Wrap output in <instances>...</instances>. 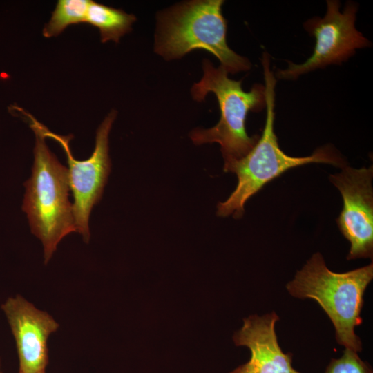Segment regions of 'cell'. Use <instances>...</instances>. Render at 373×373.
Wrapping results in <instances>:
<instances>
[{"instance_id": "1", "label": "cell", "mask_w": 373, "mask_h": 373, "mask_svg": "<svg viewBox=\"0 0 373 373\" xmlns=\"http://www.w3.org/2000/svg\"><path fill=\"white\" fill-rule=\"evenodd\" d=\"M262 65L265 78L266 120L262 133L252 149L242 158L224 166L225 172L236 174L238 184L230 196L218 204L217 215L240 218L247 201L266 184L287 170L309 163H324L343 168L347 163L331 145L319 147L309 156L291 157L280 148L274 129L276 79L270 68L269 55L264 52Z\"/></svg>"}, {"instance_id": "2", "label": "cell", "mask_w": 373, "mask_h": 373, "mask_svg": "<svg viewBox=\"0 0 373 373\" xmlns=\"http://www.w3.org/2000/svg\"><path fill=\"white\" fill-rule=\"evenodd\" d=\"M26 115L35 135V146L31 177L25 182L23 210L32 233L43 244L47 264L59 242L76 231L73 204L68 200V171L46 145L42 124Z\"/></svg>"}, {"instance_id": "3", "label": "cell", "mask_w": 373, "mask_h": 373, "mask_svg": "<svg viewBox=\"0 0 373 373\" xmlns=\"http://www.w3.org/2000/svg\"><path fill=\"white\" fill-rule=\"evenodd\" d=\"M373 278V264L344 273L331 271L321 254H314L286 289L294 298L316 300L331 320L336 342L356 352L362 343L355 327L362 323L365 291Z\"/></svg>"}, {"instance_id": "4", "label": "cell", "mask_w": 373, "mask_h": 373, "mask_svg": "<svg viewBox=\"0 0 373 373\" xmlns=\"http://www.w3.org/2000/svg\"><path fill=\"white\" fill-rule=\"evenodd\" d=\"M222 0L191 1L158 15L155 52L166 59H178L195 49L212 53L228 73L251 68L249 59L227 42Z\"/></svg>"}, {"instance_id": "5", "label": "cell", "mask_w": 373, "mask_h": 373, "mask_svg": "<svg viewBox=\"0 0 373 373\" xmlns=\"http://www.w3.org/2000/svg\"><path fill=\"white\" fill-rule=\"evenodd\" d=\"M241 83L229 78L222 66L215 67L209 60L204 59L203 76L191 88L193 98L198 102L202 101L209 93H214L220 117L211 128L192 131L190 137L195 144L218 143L224 166L245 157L256 144L259 136L248 135L245 121L249 111L259 112L265 108L264 85L255 84L246 92Z\"/></svg>"}, {"instance_id": "6", "label": "cell", "mask_w": 373, "mask_h": 373, "mask_svg": "<svg viewBox=\"0 0 373 373\" xmlns=\"http://www.w3.org/2000/svg\"><path fill=\"white\" fill-rule=\"evenodd\" d=\"M340 6L339 1L328 0L327 11L323 18L315 17L304 23L305 29L316 39L314 51L302 64L288 61L287 68L278 70V78L296 79L318 68L341 64L353 56L357 49L370 46V41L355 27L357 4L347 2L342 12Z\"/></svg>"}, {"instance_id": "7", "label": "cell", "mask_w": 373, "mask_h": 373, "mask_svg": "<svg viewBox=\"0 0 373 373\" xmlns=\"http://www.w3.org/2000/svg\"><path fill=\"white\" fill-rule=\"evenodd\" d=\"M115 117L116 112L113 110L103 120L96 132L95 149L91 156L85 160H77L73 157L69 146L71 135H57L42 125L45 137L53 138L65 151L68 164L69 186L74 200L72 204L76 231L82 234L86 242L90 239L88 220L90 212L102 198L111 171L108 135Z\"/></svg>"}, {"instance_id": "8", "label": "cell", "mask_w": 373, "mask_h": 373, "mask_svg": "<svg viewBox=\"0 0 373 373\" xmlns=\"http://www.w3.org/2000/svg\"><path fill=\"white\" fill-rule=\"evenodd\" d=\"M373 169L346 166L329 175L340 191L343 209L336 219L343 236L350 242L347 260L373 257Z\"/></svg>"}, {"instance_id": "9", "label": "cell", "mask_w": 373, "mask_h": 373, "mask_svg": "<svg viewBox=\"0 0 373 373\" xmlns=\"http://www.w3.org/2000/svg\"><path fill=\"white\" fill-rule=\"evenodd\" d=\"M16 343L19 373L46 372L48 339L59 324L47 312L36 308L20 295L1 305Z\"/></svg>"}, {"instance_id": "10", "label": "cell", "mask_w": 373, "mask_h": 373, "mask_svg": "<svg viewBox=\"0 0 373 373\" xmlns=\"http://www.w3.org/2000/svg\"><path fill=\"white\" fill-rule=\"evenodd\" d=\"M278 320L274 312L244 318L233 340L237 346L247 347L251 357L229 373H300L292 366V354L284 353L278 344L275 329Z\"/></svg>"}, {"instance_id": "11", "label": "cell", "mask_w": 373, "mask_h": 373, "mask_svg": "<svg viewBox=\"0 0 373 373\" xmlns=\"http://www.w3.org/2000/svg\"><path fill=\"white\" fill-rule=\"evenodd\" d=\"M136 17L121 9L90 1L85 22L97 28L101 41L119 42L120 38L131 30Z\"/></svg>"}, {"instance_id": "12", "label": "cell", "mask_w": 373, "mask_h": 373, "mask_svg": "<svg viewBox=\"0 0 373 373\" xmlns=\"http://www.w3.org/2000/svg\"><path fill=\"white\" fill-rule=\"evenodd\" d=\"M89 0H59L42 34L49 38L59 35L68 26L85 22Z\"/></svg>"}, {"instance_id": "13", "label": "cell", "mask_w": 373, "mask_h": 373, "mask_svg": "<svg viewBox=\"0 0 373 373\" xmlns=\"http://www.w3.org/2000/svg\"><path fill=\"white\" fill-rule=\"evenodd\" d=\"M325 373H373L370 365L363 361L358 352L345 348L338 358H332Z\"/></svg>"}, {"instance_id": "14", "label": "cell", "mask_w": 373, "mask_h": 373, "mask_svg": "<svg viewBox=\"0 0 373 373\" xmlns=\"http://www.w3.org/2000/svg\"><path fill=\"white\" fill-rule=\"evenodd\" d=\"M0 373H3V371L1 370V358H0Z\"/></svg>"}, {"instance_id": "15", "label": "cell", "mask_w": 373, "mask_h": 373, "mask_svg": "<svg viewBox=\"0 0 373 373\" xmlns=\"http://www.w3.org/2000/svg\"><path fill=\"white\" fill-rule=\"evenodd\" d=\"M41 373H46V372H41Z\"/></svg>"}]
</instances>
